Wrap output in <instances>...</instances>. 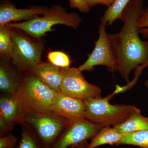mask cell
<instances>
[{"label": "cell", "mask_w": 148, "mask_h": 148, "mask_svg": "<svg viewBox=\"0 0 148 148\" xmlns=\"http://www.w3.org/2000/svg\"><path fill=\"white\" fill-rule=\"evenodd\" d=\"M144 10L143 0H130L122 13L121 29L117 33L108 34L118 72L127 83L133 70L140 66L148 67V40L141 39L137 27Z\"/></svg>", "instance_id": "6da1fadb"}, {"label": "cell", "mask_w": 148, "mask_h": 148, "mask_svg": "<svg viewBox=\"0 0 148 148\" xmlns=\"http://www.w3.org/2000/svg\"><path fill=\"white\" fill-rule=\"evenodd\" d=\"M58 93L31 73L21 80L14 95L24 113L51 114Z\"/></svg>", "instance_id": "7a4b0ae2"}, {"label": "cell", "mask_w": 148, "mask_h": 148, "mask_svg": "<svg viewBox=\"0 0 148 148\" xmlns=\"http://www.w3.org/2000/svg\"><path fill=\"white\" fill-rule=\"evenodd\" d=\"M81 22V18L77 14L69 13L61 6L54 5L48 9L41 17L36 16L21 23H10L6 25L11 29H19L34 38H39L51 32L52 27L56 24L77 29Z\"/></svg>", "instance_id": "3957f363"}, {"label": "cell", "mask_w": 148, "mask_h": 148, "mask_svg": "<svg viewBox=\"0 0 148 148\" xmlns=\"http://www.w3.org/2000/svg\"><path fill=\"white\" fill-rule=\"evenodd\" d=\"M114 95L83 101L85 119L102 127L113 126L123 122L139 110L131 105L111 104L109 102Z\"/></svg>", "instance_id": "277c9868"}, {"label": "cell", "mask_w": 148, "mask_h": 148, "mask_svg": "<svg viewBox=\"0 0 148 148\" xmlns=\"http://www.w3.org/2000/svg\"><path fill=\"white\" fill-rule=\"evenodd\" d=\"M22 122L32 125L43 144L50 148L61 132L72 123L61 117L51 114L25 113Z\"/></svg>", "instance_id": "5b68a950"}, {"label": "cell", "mask_w": 148, "mask_h": 148, "mask_svg": "<svg viewBox=\"0 0 148 148\" xmlns=\"http://www.w3.org/2000/svg\"><path fill=\"white\" fill-rule=\"evenodd\" d=\"M11 31L12 52L10 58L18 68L29 71L40 63L43 46L22 33L11 29Z\"/></svg>", "instance_id": "8992f818"}, {"label": "cell", "mask_w": 148, "mask_h": 148, "mask_svg": "<svg viewBox=\"0 0 148 148\" xmlns=\"http://www.w3.org/2000/svg\"><path fill=\"white\" fill-rule=\"evenodd\" d=\"M106 26L105 23H101L94 49L85 62L78 68L80 71H91L95 66H105L112 73L118 72L116 56L106 32Z\"/></svg>", "instance_id": "52a82bcc"}, {"label": "cell", "mask_w": 148, "mask_h": 148, "mask_svg": "<svg viewBox=\"0 0 148 148\" xmlns=\"http://www.w3.org/2000/svg\"><path fill=\"white\" fill-rule=\"evenodd\" d=\"M60 93L84 101L100 98L101 88L88 82L78 68H61Z\"/></svg>", "instance_id": "ba28073f"}, {"label": "cell", "mask_w": 148, "mask_h": 148, "mask_svg": "<svg viewBox=\"0 0 148 148\" xmlns=\"http://www.w3.org/2000/svg\"><path fill=\"white\" fill-rule=\"evenodd\" d=\"M101 128L86 119L73 122L61 132L50 148H69L87 141Z\"/></svg>", "instance_id": "9c48e42d"}, {"label": "cell", "mask_w": 148, "mask_h": 148, "mask_svg": "<svg viewBox=\"0 0 148 148\" xmlns=\"http://www.w3.org/2000/svg\"><path fill=\"white\" fill-rule=\"evenodd\" d=\"M56 115L73 122L84 117L85 105L82 100L58 93L51 109Z\"/></svg>", "instance_id": "30bf717a"}, {"label": "cell", "mask_w": 148, "mask_h": 148, "mask_svg": "<svg viewBox=\"0 0 148 148\" xmlns=\"http://www.w3.org/2000/svg\"><path fill=\"white\" fill-rule=\"evenodd\" d=\"M48 9L41 7L17 9L10 3H3L0 7V25L11 21L31 20L38 14L45 13Z\"/></svg>", "instance_id": "8fae6325"}, {"label": "cell", "mask_w": 148, "mask_h": 148, "mask_svg": "<svg viewBox=\"0 0 148 148\" xmlns=\"http://www.w3.org/2000/svg\"><path fill=\"white\" fill-rule=\"evenodd\" d=\"M24 113L14 95L5 93L0 99V117L10 130L14 125L23 122Z\"/></svg>", "instance_id": "7c38bea8"}, {"label": "cell", "mask_w": 148, "mask_h": 148, "mask_svg": "<svg viewBox=\"0 0 148 148\" xmlns=\"http://www.w3.org/2000/svg\"><path fill=\"white\" fill-rule=\"evenodd\" d=\"M29 71L51 89L57 93L60 92L62 80L61 68L54 66L50 62H40Z\"/></svg>", "instance_id": "4fadbf2b"}, {"label": "cell", "mask_w": 148, "mask_h": 148, "mask_svg": "<svg viewBox=\"0 0 148 148\" xmlns=\"http://www.w3.org/2000/svg\"><path fill=\"white\" fill-rule=\"evenodd\" d=\"M3 57V56H2ZM4 59H1L0 65V89L5 93L14 95L21 80L14 70Z\"/></svg>", "instance_id": "5bb4252c"}, {"label": "cell", "mask_w": 148, "mask_h": 148, "mask_svg": "<svg viewBox=\"0 0 148 148\" xmlns=\"http://www.w3.org/2000/svg\"><path fill=\"white\" fill-rule=\"evenodd\" d=\"M126 133L120 132L110 126L102 127L91 139L87 148H95L105 145H120V143Z\"/></svg>", "instance_id": "9a60e30c"}, {"label": "cell", "mask_w": 148, "mask_h": 148, "mask_svg": "<svg viewBox=\"0 0 148 148\" xmlns=\"http://www.w3.org/2000/svg\"><path fill=\"white\" fill-rule=\"evenodd\" d=\"M113 127L124 133L147 130H148V117L142 115L139 109L125 121Z\"/></svg>", "instance_id": "2e32d148"}, {"label": "cell", "mask_w": 148, "mask_h": 148, "mask_svg": "<svg viewBox=\"0 0 148 148\" xmlns=\"http://www.w3.org/2000/svg\"><path fill=\"white\" fill-rule=\"evenodd\" d=\"M130 1L115 0L112 4L108 7L101 17V23L110 26L117 19H121L123 10Z\"/></svg>", "instance_id": "e0dca14e"}, {"label": "cell", "mask_w": 148, "mask_h": 148, "mask_svg": "<svg viewBox=\"0 0 148 148\" xmlns=\"http://www.w3.org/2000/svg\"><path fill=\"white\" fill-rule=\"evenodd\" d=\"M120 145H131L148 148V130L126 133Z\"/></svg>", "instance_id": "ac0fdd59"}, {"label": "cell", "mask_w": 148, "mask_h": 148, "mask_svg": "<svg viewBox=\"0 0 148 148\" xmlns=\"http://www.w3.org/2000/svg\"><path fill=\"white\" fill-rule=\"evenodd\" d=\"M12 52L11 28L6 24L0 25V53L3 57L10 58Z\"/></svg>", "instance_id": "d6986e66"}, {"label": "cell", "mask_w": 148, "mask_h": 148, "mask_svg": "<svg viewBox=\"0 0 148 148\" xmlns=\"http://www.w3.org/2000/svg\"><path fill=\"white\" fill-rule=\"evenodd\" d=\"M17 148H47L34 131L24 128Z\"/></svg>", "instance_id": "ffe728a7"}, {"label": "cell", "mask_w": 148, "mask_h": 148, "mask_svg": "<svg viewBox=\"0 0 148 148\" xmlns=\"http://www.w3.org/2000/svg\"><path fill=\"white\" fill-rule=\"evenodd\" d=\"M47 58L49 62L59 68H69L71 64L69 56L62 51H51L48 53Z\"/></svg>", "instance_id": "44dd1931"}, {"label": "cell", "mask_w": 148, "mask_h": 148, "mask_svg": "<svg viewBox=\"0 0 148 148\" xmlns=\"http://www.w3.org/2000/svg\"><path fill=\"white\" fill-rule=\"evenodd\" d=\"M137 27L142 38L148 40V6L144 8L137 22Z\"/></svg>", "instance_id": "7402d4cb"}, {"label": "cell", "mask_w": 148, "mask_h": 148, "mask_svg": "<svg viewBox=\"0 0 148 148\" xmlns=\"http://www.w3.org/2000/svg\"><path fill=\"white\" fill-rule=\"evenodd\" d=\"M71 7L81 12H87L91 7L90 0H69Z\"/></svg>", "instance_id": "603a6c76"}, {"label": "cell", "mask_w": 148, "mask_h": 148, "mask_svg": "<svg viewBox=\"0 0 148 148\" xmlns=\"http://www.w3.org/2000/svg\"><path fill=\"white\" fill-rule=\"evenodd\" d=\"M17 141V138L13 135L3 136L0 138V148H14Z\"/></svg>", "instance_id": "cb8c5ba5"}, {"label": "cell", "mask_w": 148, "mask_h": 148, "mask_svg": "<svg viewBox=\"0 0 148 148\" xmlns=\"http://www.w3.org/2000/svg\"><path fill=\"white\" fill-rule=\"evenodd\" d=\"M115 0H90L91 7L94 6L96 5L101 4L102 5L110 6Z\"/></svg>", "instance_id": "d4e9b609"}, {"label": "cell", "mask_w": 148, "mask_h": 148, "mask_svg": "<svg viewBox=\"0 0 148 148\" xmlns=\"http://www.w3.org/2000/svg\"><path fill=\"white\" fill-rule=\"evenodd\" d=\"M10 131V130L9 129L5 122L2 118L0 117V132L1 136L3 137L5 136Z\"/></svg>", "instance_id": "484cf974"}, {"label": "cell", "mask_w": 148, "mask_h": 148, "mask_svg": "<svg viewBox=\"0 0 148 148\" xmlns=\"http://www.w3.org/2000/svg\"><path fill=\"white\" fill-rule=\"evenodd\" d=\"M88 145V144L87 143V141H85L78 145L72 146L69 148H87Z\"/></svg>", "instance_id": "4316f807"}, {"label": "cell", "mask_w": 148, "mask_h": 148, "mask_svg": "<svg viewBox=\"0 0 148 148\" xmlns=\"http://www.w3.org/2000/svg\"><path fill=\"white\" fill-rule=\"evenodd\" d=\"M145 84L146 87L148 89V80H146V81L145 82Z\"/></svg>", "instance_id": "83f0119b"}]
</instances>
